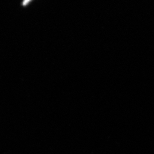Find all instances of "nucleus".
Listing matches in <instances>:
<instances>
[{
  "instance_id": "f257e3e1",
  "label": "nucleus",
  "mask_w": 154,
  "mask_h": 154,
  "mask_svg": "<svg viewBox=\"0 0 154 154\" xmlns=\"http://www.w3.org/2000/svg\"><path fill=\"white\" fill-rule=\"evenodd\" d=\"M31 0H24L22 2V5L23 6H26L29 4Z\"/></svg>"
}]
</instances>
